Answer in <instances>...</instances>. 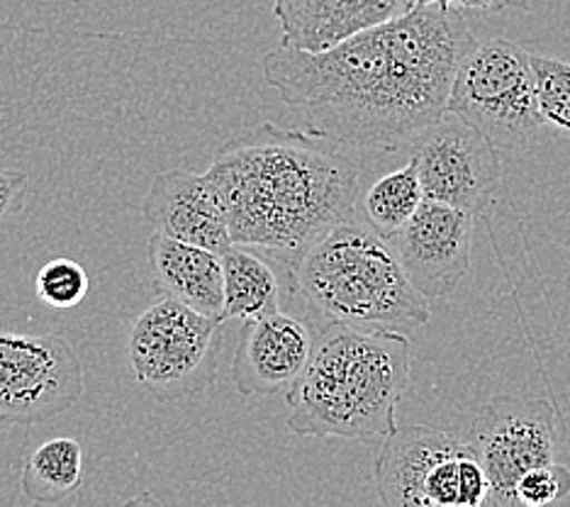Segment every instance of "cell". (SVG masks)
Masks as SVG:
<instances>
[{"label": "cell", "mask_w": 570, "mask_h": 507, "mask_svg": "<svg viewBox=\"0 0 570 507\" xmlns=\"http://www.w3.org/2000/svg\"><path fill=\"white\" fill-rule=\"evenodd\" d=\"M475 45L461 10L430 3L322 51L281 45L262 69L307 133L395 152L449 113L453 81Z\"/></svg>", "instance_id": "obj_1"}, {"label": "cell", "mask_w": 570, "mask_h": 507, "mask_svg": "<svg viewBox=\"0 0 570 507\" xmlns=\"http://www.w3.org/2000/svg\"><path fill=\"white\" fill-rule=\"evenodd\" d=\"M232 242L293 266L356 215L358 166L344 145L274 123L229 139L207 168Z\"/></svg>", "instance_id": "obj_2"}, {"label": "cell", "mask_w": 570, "mask_h": 507, "mask_svg": "<svg viewBox=\"0 0 570 507\" xmlns=\"http://www.w3.org/2000/svg\"><path fill=\"white\" fill-rule=\"evenodd\" d=\"M410 386V340L403 332L330 322L313 357L285 393L288 429L317 439H379L397 429Z\"/></svg>", "instance_id": "obj_3"}, {"label": "cell", "mask_w": 570, "mask_h": 507, "mask_svg": "<svg viewBox=\"0 0 570 507\" xmlns=\"http://www.w3.org/2000/svg\"><path fill=\"white\" fill-rule=\"evenodd\" d=\"M288 271L295 293L330 322L405 334L432 318L391 240L356 217L309 246Z\"/></svg>", "instance_id": "obj_4"}, {"label": "cell", "mask_w": 570, "mask_h": 507, "mask_svg": "<svg viewBox=\"0 0 570 507\" xmlns=\"http://www.w3.org/2000/svg\"><path fill=\"white\" fill-rule=\"evenodd\" d=\"M383 507H490V480L471 437L397 427L373 464Z\"/></svg>", "instance_id": "obj_5"}, {"label": "cell", "mask_w": 570, "mask_h": 507, "mask_svg": "<svg viewBox=\"0 0 570 507\" xmlns=\"http://www.w3.org/2000/svg\"><path fill=\"white\" fill-rule=\"evenodd\" d=\"M449 113L463 117L500 152H524L547 125L531 55L504 37L478 42L451 88Z\"/></svg>", "instance_id": "obj_6"}, {"label": "cell", "mask_w": 570, "mask_h": 507, "mask_svg": "<svg viewBox=\"0 0 570 507\" xmlns=\"http://www.w3.org/2000/svg\"><path fill=\"white\" fill-rule=\"evenodd\" d=\"M223 318L161 298L132 322L127 359L141 390L161 402L203 393L217 379Z\"/></svg>", "instance_id": "obj_7"}, {"label": "cell", "mask_w": 570, "mask_h": 507, "mask_svg": "<svg viewBox=\"0 0 570 507\" xmlns=\"http://www.w3.org/2000/svg\"><path fill=\"white\" fill-rule=\"evenodd\" d=\"M471 441L490 480V507H514V490L527 474L570 459L559 415L543 398L488 400L475 415Z\"/></svg>", "instance_id": "obj_8"}, {"label": "cell", "mask_w": 570, "mask_h": 507, "mask_svg": "<svg viewBox=\"0 0 570 507\" xmlns=\"http://www.w3.org/2000/svg\"><path fill=\"white\" fill-rule=\"evenodd\" d=\"M81 396V359L63 337L0 330V427L47 422Z\"/></svg>", "instance_id": "obj_9"}, {"label": "cell", "mask_w": 570, "mask_h": 507, "mask_svg": "<svg viewBox=\"0 0 570 507\" xmlns=\"http://www.w3.org/2000/svg\"><path fill=\"white\" fill-rule=\"evenodd\" d=\"M426 201L485 217L502 186L500 149L463 117L446 113L410 142Z\"/></svg>", "instance_id": "obj_10"}, {"label": "cell", "mask_w": 570, "mask_h": 507, "mask_svg": "<svg viewBox=\"0 0 570 507\" xmlns=\"http://www.w3.org/2000/svg\"><path fill=\"white\" fill-rule=\"evenodd\" d=\"M475 217L459 207L424 201L391 244L407 279L426 301L446 298L471 271Z\"/></svg>", "instance_id": "obj_11"}, {"label": "cell", "mask_w": 570, "mask_h": 507, "mask_svg": "<svg viewBox=\"0 0 570 507\" xmlns=\"http://www.w3.org/2000/svg\"><path fill=\"white\" fill-rule=\"evenodd\" d=\"M317 337L293 315L244 322L232 361V381L242 396H274L291 390L313 357Z\"/></svg>", "instance_id": "obj_12"}, {"label": "cell", "mask_w": 570, "mask_h": 507, "mask_svg": "<svg viewBox=\"0 0 570 507\" xmlns=\"http://www.w3.org/2000/svg\"><path fill=\"white\" fill-rule=\"evenodd\" d=\"M141 213L166 237L203 246L219 256L235 244L225 205L207 174L186 168L159 174L151 181Z\"/></svg>", "instance_id": "obj_13"}, {"label": "cell", "mask_w": 570, "mask_h": 507, "mask_svg": "<svg viewBox=\"0 0 570 507\" xmlns=\"http://www.w3.org/2000/svg\"><path fill=\"white\" fill-rule=\"evenodd\" d=\"M417 0H274L283 45L322 51L405 16Z\"/></svg>", "instance_id": "obj_14"}, {"label": "cell", "mask_w": 570, "mask_h": 507, "mask_svg": "<svg viewBox=\"0 0 570 507\" xmlns=\"http://www.w3.org/2000/svg\"><path fill=\"white\" fill-rule=\"evenodd\" d=\"M147 256L154 289L161 298H171L203 315L223 318V256L207 252L203 246L166 237L161 232H154L149 237Z\"/></svg>", "instance_id": "obj_15"}, {"label": "cell", "mask_w": 570, "mask_h": 507, "mask_svg": "<svg viewBox=\"0 0 570 507\" xmlns=\"http://www.w3.org/2000/svg\"><path fill=\"white\" fill-rule=\"evenodd\" d=\"M225 308L223 318L252 322L281 312V283L264 254L232 244L223 254Z\"/></svg>", "instance_id": "obj_16"}, {"label": "cell", "mask_w": 570, "mask_h": 507, "mask_svg": "<svg viewBox=\"0 0 570 507\" xmlns=\"http://www.w3.org/2000/svg\"><path fill=\"white\" fill-rule=\"evenodd\" d=\"M83 486V447L71 437L42 441L24 459L20 488L37 505H59Z\"/></svg>", "instance_id": "obj_17"}, {"label": "cell", "mask_w": 570, "mask_h": 507, "mask_svg": "<svg viewBox=\"0 0 570 507\" xmlns=\"http://www.w3.org/2000/svg\"><path fill=\"white\" fill-rule=\"evenodd\" d=\"M426 201L417 164L412 159L381 176L364 195V223L385 240L403 230Z\"/></svg>", "instance_id": "obj_18"}, {"label": "cell", "mask_w": 570, "mask_h": 507, "mask_svg": "<svg viewBox=\"0 0 570 507\" xmlns=\"http://www.w3.org/2000/svg\"><path fill=\"white\" fill-rule=\"evenodd\" d=\"M531 67L537 74L543 120L570 139V64L556 57L531 55Z\"/></svg>", "instance_id": "obj_19"}, {"label": "cell", "mask_w": 570, "mask_h": 507, "mask_svg": "<svg viewBox=\"0 0 570 507\" xmlns=\"http://www.w3.org/2000/svg\"><path fill=\"white\" fill-rule=\"evenodd\" d=\"M90 291V279L86 269L69 256H59L47 262L35 276V293L40 301L55 310H71L83 303Z\"/></svg>", "instance_id": "obj_20"}, {"label": "cell", "mask_w": 570, "mask_h": 507, "mask_svg": "<svg viewBox=\"0 0 570 507\" xmlns=\"http://www.w3.org/2000/svg\"><path fill=\"white\" fill-rule=\"evenodd\" d=\"M24 193H28V174L18 168H0V223L20 211Z\"/></svg>", "instance_id": "obj_21"}, {"label": "cell", "mask_w": 570, "mask_h": 507, "mask_svg": "<svg viewBox=\"0 0 570 507\" xmlns=\"http://www.w3.org/2000/svg\"><path fill=\"white\" fill-rule=\"evenodd\" d=\"M442 3L461 12H481V16H490V12H502L510 8H529L531 0H417V6Z\"/></svg>", "instance_id": "obj_22"}, {"label": "cell", "mask_w": 570, "mask_h": 507, "mask_svg": "<svg viewBox=\"0 0 570 507\" xmlns=\"http://www.w3.org/2000/svg\"><path fill=\"white\" fill-rule=\"evenodd\" d=\"M118 507H161V503H159L157 498H154L149 490H141L139 496L125 500V503H122V505H118Z\"/></svg>", "instance_id": "obj_23"}]
</instances>
